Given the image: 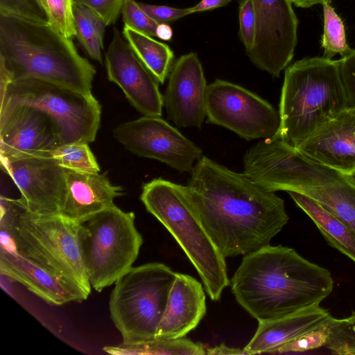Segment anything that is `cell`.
<instances>
[{
    "label": "cell",
    "mask_w": 355,
    "mask_h": 355,
    "mask_svg": "<svg viewBox=\"0 0 355 355\" xmlns=\"http://www.w3.org/2000/svg\"><path fill=\"white\" fill-rule=\"evenodd\" d=\"M306 195L355 232V178L345 175L329 185L308 188Z\"/></svg>",
    "instance_id": "obj_24"
},
{
    "label": "cell",
    "mask_w": 355,
    "mask_h": 355,
    "mask_svg": "<svg viewBox=\"0 0 355 355\" xmlns=\"http://www.w3.org/2000/svg\"><path fill=\"white\" fill-rule=\"evenodd\" d=\"M139 7L157 24L168 23L191 14L188 8H176L166 6L139 3Z\"/></svg>",
    "instance_id": "obj_38"
},
{
    "label": "cell",
    "mask_w": 355,
    "mask_h": 355,
    "mask_svg": "<svg viewBox=\"0 0 355 355\" xmlns=\"http://www.w3.org/2000/svg\"><path fill=\"white\" fill-rule=\"evenodd\" d=\"M75 36L88 55L102 64L101 50L105 26L104 21L87 7L73 3Z\"/></svg>",
    "instance_id": "obj_27"
},
{
    "label": "cell",
    "mask_w": 355,
    "mask_h": 355,
    "mask_svg": "<svg viewBox=\"0 0 355 355\" xmlns=\"http://www.w3.org/2000/svg\"><path fill=\"white\" fill-rule=\"evenodd\" d=\"M163 96L168 119L180 128H200L206 116L207 85L201 62L195 53L173 63Z\"/></svg>",
    "instance_id": "obj_17"
},
{
    "label": "cell",
    "mask_w": 355,
    "mask_h": 355,
    "mask_svg": "<svg viewBox=\"0 0 355 355\" xmlns=\"http://www.w3.org/2000/svg\"><path fill=\"white\" fill-rule=\"evenodd\" d=\"M243 168V173L254 183L272 192H302L345 175L309 158L278 136L263 139L248 149Z\"/></svg>",
    "instance_id": "obj_10"
},
{
    "label": "cell",
    "mask_w": 355,
    "mask_h": 355,
    "mask_svg": "<svg viewBox=\"0 0 355 355\" xmlns=\"http://www.w3.org/2000/svg\"><path fill=\"white\" fill-rule=\"evenodd\" d=\"M67 189L61 214L80 223L112 206L123 195V188L111 184L105 173L66 169Z\"/></svg>",
    "instance_id": "obj_21"
},
{
    "label": "cell",
    "mask_w": 355,
    "mask_h": 355,
    "mask_svg": "<svg viewBox=\"0 0 355 355\" xmlns=\"http://www.w3.org/2000/svg\"><path fill=\"white\" fill-rule=\"evenodd\" d=\"M205 111L207 123L225 128L247 141L272 138L280 128L279 112L270 103L221 79L207 85Z\"/></svg>",
    "instance_id": "obj_11"
},
{
    "label": "cell",
    "mask_w": 355,
    "mask_h": 355,
    "mask_svg": "<svg viewBox=\"0 0 355 355\" xmlns=\"http://www.w3.org/2000/svg\"><path fill=\"white\" fill-rule=\"evenodd\" d=\"M297 149L345 175H355V108L347 107L318 129Z\"/></svg>",
    "instance_id": "obj_18"
},
{
    "label": "cell",
    "mask_w": 355,
    "mask_h": 355,
    "mask_svg": "<svg viewBox=\"0 0 355 355\" xmlns=\"http://www.w3.org/2000/svg\"><path fill=\"white\" fill-rule=\"evenodd\" d=\"M255 36L247 55L252 63L278 78L291 62L297 42L298 19L291 0H251Z\"/></svg>",
    "instance_id": "obj_13"
},
{
    "label": "cell",
    "mask_w": 355,
    "mask_h": 355,
    "mask_svg": "<svg viewBox=\"0 0 355 355\" xmlns=\"http://www.w3.org/2000/svg\"><path fill=\"white\" fill-rule=\"evenodd\" d=\"M354 178H355V175H354Z\"/></svg>",
    "instance_id": "obj_43"
},
{
    "label": "cell",
    "mask_w": 355,
    "mask_h": 355,
    "mask_svg": "<svg viewBox=\"0 0 355 355\" xmlns=\"http://www.w3.org/2000/svg\"><path fill=\"white\" fill-rule=\"evenodd\" d=\"M207 355H243L247 354L244 349L234 348L220 344L214 347L206 348Z\"/></svg>",
    "instance_id": "obj_40"
},
{
    "label": "cell",
    "mask_w": 355,
    "mask_h": 355,
    "mask_svg": "<svg viewBox=\"0 0 355 355\" xmlns=\"http://www.w3.org/2000/svg\"><path fill=\"white\" fill-rule=\"evenodd\" d=\"M123 35L159 83L164 84L174 63V54L171 49L166 44L125 26Z\"/></svg>",
    "instance_id": "obj_25"
},
{
    "label": "cell",
    "mask_w": 355,
    "mask_h": 355,
    "mask_svg": "<svg viewBox=\"0 0 355 355\" xmlns=\"http://www.w3.org/2000/svg\"><path fill=\"white\" fill-rule=\"evenodd\" d=\"M338 63L348 107L355 108V49L338 60Z\"/></svg>",
    "instance_id": "obj_37"
},
{
    "label": "cell",
    "mask_w": 355,
    "mask_h": 355,
    "mask_svg": "<svg viewBox=\"0 0 355 355\" xmlns=\"http://www.w3.org/2000/svg\"><path fill=\"white\" fill-rule=\"evenodd\" d=\"M329 322L284 344L275 354L303 352L325 346L329 333Z\"/></svg>",
    "instance_id": "obj_33"
},
{
    "label": "cell",
    "mask_w": 355,
    "mask_h": 355,
    "mask_svg": "<svg viewBox=\"0 0 355 355\" xmlns=\"http://www.w3.org/2000/svg\"><path fill=\"white\" fill-rule=\"evenodd\" d=\"M230 285L236 302L259 322L320 305L334 279L293 248L268 244L243 256Z\"/></svg>",
    "instance_id": "obj_2"
},
{
    "label": "cell",
    "mask_w": 355,
    "mask_h": 355,
    "mask_svg": "<svg viewBox=\"0 0 355 355\" xmlns=\"http://www.w3.org/2000/svg\"><path fill=\"white\" fill-rule=\"evenodd\" d=\"M296 7L307 8L316 4L330 3L331 0H291Z\"/></svg>",
    "instance_id": "obj_42"
},
{
    "label": "cell",
    "mask_w": 355,
    "mask_h": 355,
    "mask_svg": "<svg viewBox=\"0 0 355 355\" xmlns=\"http://www.w3.org/2000/svg\"><path fill=\"white\" fill-rule=\"evenodd\" d=\"M140 199L183 250L210 299L220 300L230 285L225 257L202 225L186 186L155 178L144 184Z\"/></svg>",
    "instance_id": "obj_6"
},
{
    "label": "cell",
    "mask_w": 355,
    "mask_h": 355,
    "mask_svg": "<svg viewBox=\"0 0 355 355\" xmlns=\"http://www.w3.org/2000/svg\"><path fill=\"white\" fill-rule=\"evenodd\" d=\"M105 65L109 80L119 86L138 112L144 116H162L164 101L159 82L116 28L105 53Z\"/></svg>",
    "instance_id": "obj_16"
},
{
    "label": "cell",
    "mask_w": 355,
    "mask_h": 355,
    "mask_svg": "<svg viewBox=\"0 0 355 355\" xmlns=\"http://www.w3.org/2000/svg\"><path fill=\"white\" fill-rule=\"evenodd\" d=\"M322 6L324 32L321 46L324 49L323 57L331 59L336 54H340L341 58L345 57L351 52L352 49L347 42L343 22L330 3Z\"/></svg>",
    "instance_id": "obj_28"
},
{
    "label": "cell",
    "mask_w": 355,
    "mask_h": 355,
    "mask_svg": "<svg viewBox=\"0 0 355 355\" xmlns=\"http://www.w3.org/2000/svg\"><path fill=\"white\" fill-rule=\"evenodd\" d=\"M204 289L194 277L176 272L155 338L178 339L194 329L207 311Z\"/></svg>",
    "instance_id": "obj_20"
},
{
    "label": "cell",
    "mask_w": 355,
    "mask_h": 355,
    "mask_svg": "<svg viewBox=\"0 0 355 355\" xmlns=\"http://www.w3.org/2000/svg\"><path fill=\"white\" fill-rule=\"evenodd\" d=\"M175 276L169 266L153 262L132 266L114 283L109 311L122 344L155 338Z\"/></svg>",
    "instance_id": "obj_7"
},
{
    "label": "cell",
    "mask_w": 355,
    "mask_h": 355,
    "mask_svg": "<svg viewBox=\"0 0 355 355\" xmlns=\"http://www.w3.org/2000/svg\"><path fill=\"white\" fill-rule=\"evenodd\" d=\"M232 1V0H201L196 5L189 8V9L191 14L204 12L225 6Z\"/></svg>",
    "instance_id": "obj_39"
},
{
    "label": "cell",
    "mask_w": 355,
    "mask_h": 355,
    "mask_svg": "<svg viewBox=\"0 0 355 355\" xmlns=\"http://www.w3.org/2000/svg\"><path fill=\"white\" fill-rule=\"evenodd\" d=\"M329 333L325 346L333 354L355 355V313L329 322Z\"/></svg>",
    "instance_id": "obj_30"
},
{
    "label": "cell",
    "mask_w": 355,
    "mask_h": 355,
    "mask_svg": "<svg viewBox=\"0 0 355 355\" xmlns=\"http://www.w3.org/2000/svg\"><path fill=\"white\" fill-rule=\"evenodd\" d=\"M156 37L164 41L171 40L173 37L171 27L166 23L158 24L156 28Z\"/></svg>",
    "instance_id": "obj_41"
},
{
    "label": "cell",
    "mask_w": 355,
    "mask_h": 355,
    "mask_svg": "<svg viewBox=\"0 0 355 355\" xmlns=\"http://www.w3.org/2000/svg\"><path fill=\"white\" fill-rule=\"evenodd\" d=\"M0 272L17 282L48 304L56 306L82 302L84 291L15 250L1 248Z\"/></svg>",
    "instance_id": "obj_19"
},
{
    "label": "cell",
    "mask_w": 355,
    "mask_h": 355,
    "mask_svg": "<svg viewBox=\"0 0 355 355\" xmlns=\"http://www.w3.org/2000/svg\"><path fill=\"white\" fill-rule=\"evenodd\" d=\"M188 195L223 255H245L268 245L287 224L284 200L202 155L190 172Z\"/></svg>",
    "instance_id": "obj_1"
},
{
    "label": "cell",
    "mask_w": 355,
    "mask_h": 355,
    "mask_svg": "<svg viewBox=\"0 0 355 355\" xmlns=\"http://www.w3.org/2000/svg\"><path fill=\"white\" fill-rule=\"evenodd\" d=\"M94 66L50 23L0 13V89L35 78L92 94Z\"/></svg>",
    "instance_id": "obj_3"
},
{
    "label": "cell",
    "mask_w": 355,
    "mask_h": 355,
    "mask_svg": "<svg viewBox=\"0 0 355 355\" xmlns=\"http://www.w3.org/2000/svg\"><path fill=\"white\" fill-rule=\"evenodd\" d=\"M82 248L92 288L101 292L125 274L136 261L143 238L133 212L115 205L82 223Z\"/></svg>",
    "instance_id": "obj_9"
},
{
    "label": "cell",
    "mask_w": 355,
    "mask_h": 355,
    "mask_svg": "<svg viewBox=\"0 0 355 355\" xmlns=\"http://www.w3.org/2000/svg\"><path fill=\"white\" fill-rule=\"evenodd\" d=\"M113 137L141 157L166 164L180 173H190L202 150L161 116H143L117 125Z\"/></svg>",
    "instance_id": "obj_12"
},
{
    "label": "cell",
    "mask_w": 355,
    "mask_h": 355,
    "mask_svg": "<svg viewBox=\"0 0 355 355\" xmlns=\"http://www.w3.org/2000/svg\"><path fill=\"white\" fill-rule=\"evenodd\" d=\"M347 107L338 60L313 57L296 61L285 70L277 136L297 148Z\"/></svg>",
    "instance_id": "obj_5"
},
{
    "label": "cell",
    "mask_w": 355,
    "mask_h": 355,
    "mask_svg": "<svg viewBox=\"0 0 355 355\" xmlns=\"http://www.w3.org/2000/svg\"><path fill=\"white\" fill-rule=\"evenodd\" d=\"M73 3L83 5L98 16L107 26L114 24L121 12L125 0H72Z\"/></svg>",
    "instance_id": "obj_36"
},
{
    "label": "cell",
    "mask_w": 355,
    "mask_h": 355,
    "mask_svg": "<svg viewBox=\"0 0 355 355\" xmlns=\"http://www.w3.org/2000/svg\"><path fill=\"white\" fill-rule=\"evenodd\" d=\"M35 107L53 121L62 144L94 141L101 106L92 94L35 78L15 80L0 89V107Z\"/></svg>",
    "instance_id": "obj_8"
},
{
    "label": "cell",
    "mask_w": 355,
    "mask_h": 355,
    "mask_svg": "<svg viewBox=\"0 0 355 355\" xmlns=\"http://www.w3.org/2000/svg\"><path fill=\"white\" fill-rule=\"evenodd\" d=\"M332 318L327 310L317 305L284 317L259 321L254 335L243 349L247 354H275L281 346L327 324Z\"/></svg>",
    "instance_id": "obj_22"
},
{
    "label": "cell",
    "mask_w": 355,
    "mask_h": 355,
    "mask_svg": "<svg viewBox=\"0 0 355 355\" xmlns=\"http://www.w3.org/2000/svg\"><path fill=\"white\" fill-rule=\"evenodd\" d=\"M0 13L49 23L48 15L40 0H0Z\"/></svg>",
    "instance_id": "obj_34"
},
{
    "label": "cell",
    "mask_w": 355,
    "mask_h": 355,
    "mask_svg": "<svg viewBox=\"0 0 355 355\" xmlns=\"http://www.w3.org/2000/svg\"><path fill=\"white\" fill-rule=\"evenodd\" d=\"M52 119L28 105L0 107V158L51 156L62 146Z\"/></svg>",
    "instance_id": "obj_15"
},
{
    "label": "cell",
    "mask_w": 355,
    "mask_h": 355,
    "mask_svg": "<svg viewBox=\"0 0 355 355\" xmlns=\"http://www.w3.org/2000/svg\"><path fill=\"white\" fill-rule=\"evenodd\" d=\"M206 347L188 338L158 339L131 344L107 346L103 351L114 355H205Z\"/></svg>",
    "instance_id": "obj_26"
},
{
    "label": "cell",
    "mask_w": 355,
    "mask_h": 355,
    "mask_svg": "<svg viewBox=\"0 0 355 355\" xmlns=\"http://www.w3.org/2000/svg\"><path fill=\"white\" fill-rule=\"evenodd\" d=\"M3 171L19 190V201L38 214H61L67 189V171L52 156L1 159Z\"/></svg>",
    "instance_id": "obj_14"
},
{
    "label": "cell",
    "mask_w": 355,
    "mask_h": 355,
    "mask_svg": "<svg viewBox=\"0 0 355 355\" xmlns=\"http://www.w3.org/2000/svg\"><path fill=\"white\" fill-rule=\"evenodd\" d=\"M239 35L246 52L252 48L255 36V15L251 0H242L239 8Z\"/></svg>",
    "instance_id": "obj_35"
},
{
    "label": "cell",
    "mask_w": 355,
    "mask_h": 355,
    "mask_svg": "<svg viewBox=\"0 0 355 355\" xmlns=\"http://www.w3.org/2000/svg\"><path fill=\"white\" fill-rule=\"evenodd\" d=\"M1 227L12 236L16 251L89 295L82 248V223L62 214H38L18 199L1 196Z\"/></svg>",
    "instance_id": "obj_4"
},
{
    "label": "cell",
    "mask_w": 355,
    "mask_h": 355,
    "mask_svg": "<svg viewBox=\"0 0 355 355\" xmlns=\"http://www.w3.org/2000/svg\"><path fill=\"white\" fill-rule=\"evenodd\" d=\"M51 156L63 168L83 173H99L100 167L87 143L64 144Z\"/></svg>",
    "instance_id": "obj_29"
},
{
    "label": "cell",
    "mask_w": 355,
    "mask_h": 355,
    "mask_svg": "<svg viewBox=\"0 0 355 355\" xmlns=\"http://www.w3.org/2000/svg\"><path fill=\"white\" fill-rule=\"evenodd\" d=\"M125 26L150 37H156L158 24L150 18L135 0H125L121 12Z\"/></svg>",
    "instance_id": "obj_32"
},
{
    "label": "cell",
    "mask_w": 355,
    "mask_h": 355,
    "mask_svg": "<svg viewBox=\"0 0 355 355\" xmlns=\"http://www.w3.org/2000/svg\"><path fill=\"white\" fill-rule=\"evenodd\" d=\"M45 9L49 23L65 37L71 39L76 31L72 0H40Z\"/></svg>",
    "instance_id": "obj_31"
},
{
    "label": "cell",
    "mask_w": 355,
    "mask_h": 355,
    "mask_svg": "<svg viewBox=\"0 0 355 355\" xmlns=\"http://www.w3.org/2000/svg\"><path fill=\"white\" fill-rule=\"evenodd\" d=\"M287 193L312 220L327 242L355 263V232L306 195Z\"/></svg>",
    "instance_id": "obj_23"
}]
</instances>
